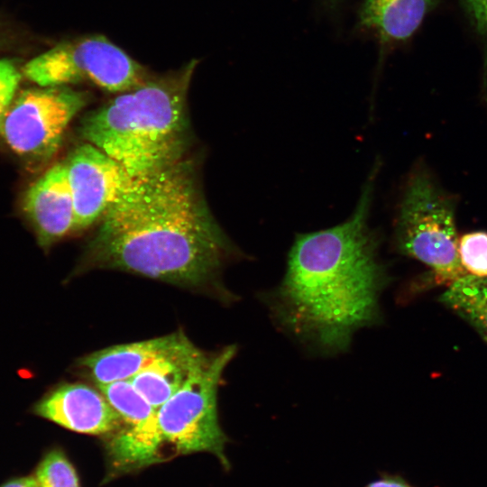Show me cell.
I'll return each instance as SVG.
<instances>
[{"label": "cell", "instance_id": "cell-14", "mask_svg": "<svg viewBox=\"0 0 487 487\" xmlns=\"http://www.w3.org/2000/svg\"><path fill=\"white\" fill-rule=\"evenodd\" d=\"M437 300L487 345V277L465 274L449 284Z\"/></svg>", "mask_w": 487, "mask_h": 487}, {"label": "cell", "instance_id": "cell-15", "mask_svg": "<svg viewBox=\"0 0 487 487\" xmlns=\"http://www.w3.org/2000/svg\"><path fill=\"white\" fill-rule=\"evenodd\" d=\"M97 387L126 427L142 425L157 415L158 409L143 397L130 380Z\"/></svg>", "mask_w": 487, "mask_h": 487}, {"label": "cell", "instance_id": "cell-19", "mask_svg": "<svg viewBox=\"0 0 487 487\" xmlns=\"http://www.w3.org/2000/svg\"><path fill=\"white\" fill-rule=\"evenodd\" d=\"M466 16L475 33L487 40V0H461Z\"/></svg>", "mask_w": 487, "mask_h": 487}, {"label": "cell", "instance_id": "cell-21", "mask_svg": "<svg viewBox=\"0 0 487 487\" xmlns=\"http://www.w3.org/2000/svg\"><path fill=\"white\" fill-rule=\"evenodd\" d=\"M1 487H40L36 479L33 478H20L11 481Z\"/></svg>", "mask_w": 487, "mask_h": 487}, {"label": "cell", "instance_id": "cell-12", "mask_svg": "<svg viewBox=\"0 0 487 487\" xmlns=\"http://www.w3.org/2000/svg\"><path fill=\"white\" fill-rule=\"evenodd\" d=\"M209 354L178 332L173 343L130 381L158 409L185 385Z\"/></svg>", "mask_w": 487, "mask_h": 487}, {"label": "cell", "instance_id": "cell-11", "mask_svg": "<svg viewBox=\"0 0 487 487\" xmlns=\"http://www.w3.org/2000/svg\"><path fill=\"white\" fill-rule=\"evenodd\" d=\"M440 1L363 0L355 30L376 41L382 59L389 51L409 40Z\"/></svg>", "mask_w": 487, "mask_h": 487}, {"label": "cell", "instance_id": "cell-1", "mask_svg": "<svg viewBox=\"0 0 487 487\" xmlns=\"http://www.w3.org/2000/svg\"><path fill=\"white\" fill-rule=\"evenodd\" d=\"M239 253L213 216L190 160L133 178L86 245L80 271L110 269L178 287L235 297L223 268Z\"/></svg>", "mask_w": 487, "mask_h": 487}, {"label": "cell", "instance_id": "cell-7", "mask_svg": "<svg viewBox=\"0 0 487 487\" xmlns=\"http://www.w3.org/2000/svg\"><path fill=\"white\" fill-rule=\"evenodd\" d=\"M89 95L67 86L23 90L5 111L0 135L17 155L41 163L58 151L73 118L88 104Z\"/></svg>", "mask_w": 487, "mask_h": 487}, {"label": "cell", "instance_id": "cell-5", "mask_svg": "<svg viewBox=\"0 0 487 487\" xmlns=\"http://www.w3.org/2000/svg\"><path fill=\"white\" fill-rule=\"evenodd\" d=\"M236 353L234 345L210 353L205 363L185 385L157 410V425L163 443L179 454L208 452L225 467L227 436L217 414V391L222 374Z\"/></svg>", "mask_w": 487, "mask_h": 487}, {"label": "cell", "instance_id": "cell-22", "mask_svg": "<svg viewBox=\"0 0 487 487\" xmlns=\"http://www.w3.org/2000/svg\"><path fill=\"white\" fill-rule=\"evenodd\" d=\"M322 1L326 6L330 8H336L337 6L341 5V3L344 0H322Z\"/></svg>", "mask_w": 487, "mask_h": 487}, {"label": "cell", "instance_id": "cell-9", "mask_svg": "<svg viewBox=\"0 0 487 487\" xmlns=\"http://www.w3.org/2000/svg\"><path fill=\"white\" fill-rule=\"evenodd\" d=\"M34 412L67 429L88 435L114 432L122 422L100 390L84 383L60 385L35 405Z\"/></svg>", "mask_w": 487, "mask_h": 487}, {"label": "cell", "instance_id": "cell-3", "mask_svg": "<svg viewBox=\"0 0 487 487\" xmlns=\"http://www.w3.org/2000/svg\"><path fill=\"white\" fill-rule=\"evenodd\" d=\"M197 64L192 60L118 93L84 116L82 139L115 160L133 178L184 160L191 140L187 98Z\"/></svg>", "mask_w": 487, "mask_h": 487}, {"label": "cell", "instance_id": "cell-4", "mask_svg": "<svg viewBox=\"0 0 487 487\" xmlns=\"http://www.w3.org/2000/svg\"><path fill=\"white\" fill-rule=\"evenodd\" d=\"M455 200L422 167L409 176L395 225L398 253L429 268L418 289L448 286L467 274L458 255Z\"/></svg>", "mask_w": 487, "mask_h": 487}, {"label": "cell", "instance_id": "cell-10", "mask_svg": "<svg viewBox=\"0 0 487 487\" xmlns=\"http://www.w3.org/2000/svg\"><path fill=\"white\" fill-rule=\"evenodd\" d=\"M23 209L43 248L73 232L74 203L65 162L53 165L29 187Z\"/></svg>", "mask_w": 487, "mask_h": 487}, {"label": "cell", "instance_id": "cell-17", "mask_svg": "<svg viewBox=\"0 0 487 487\" xmlns=\"http://www.w3.org/2000/svg\"><path fill=\"white\" fill-rule=\"evenodd\" d=\"M460 262L467 274L487 277V233L477 231L458 240Z\"/></svg>", "mask_w": 487, "mask_h": 487}, {"label": "cell", "instance_id": "cell-16", "mask_svg": "<svg viewBox=\"0 0 487 487\" xmlns=\"http://www.w3.org/2000/svg\"><path fill=\"white\" fill-rule=\"evenodd\" d=\"M36 481L40 487H79L73 466L59 450L50 452L41 461Z\"/></svg>", "mask_w": 487, "mask_h": 487}, {"label": "cell", "instance_id": "cell-6", "mask_svg": "<svg viewBox=\"0 0 487 487\" xmlns=\"http://www.w3.org/2000/svg\"><path fill=\"white\" fill-rule=\"evenodd\" d=\"M23 72L39 87L89 83L117 94L139 86L152 76L101 34L61 41L28 61Z\"/></svg>", "mask_w": 487, "mask_h": 487}, {"label": "cell", "instance_id": "cell-23", "mask_svg": "<svg viewBox=\"0 0 487 487\" xmlns=\"http://www.w3.org/2000/svg\"><path fill=\"white\" fill-rule=\"evenodd\" d=\"M4 44V32L3 29L0 28V46Z\"/></svg>", "mask_w": 487, "mask_h": 487}, {"label": "cell", "instance_id": "cell-2", "mask_svg": "<svg viewBox=\"0 0 487 487\" xmlns=\"http://www.w3.org/2000/svg\"><path fill=\"white\" fill-rule=\"evenodd\" d=\"M373 180L371 174L346 221L298 235L281 282L263 296L279 327L321 354L345 352L357 330L381 318L391 278L368 225Z\"/></svg>", "mask_w": 487, "mask_h": 487}, {"label": "cell", "instance_id": "cell-18", "mask_svg": "<svg viewBox=\"0 0 487 487\" xmlns=\"http://www.w3.org/2000/svg\"><path fill=\"white\" fill-rule=\"evenodd\" d=\"M21 73L9 60L0 59V122L14 98Z\"/></svg>", "mask_w": 487, "mask_h": 487}, {"label": "cell", "instance_id": "cell-20", "mask_svg": "<svg viewBox=\"0 0 487 487\" xmlns=\"http://www.w3.org/2000/svg\"><path fill=\"white\" fill-rule=\"evenodd\" d=\"M365 487H412L401 477L390 474H382L370 482Z\"/></svg>", "mask_w": 487, "mask_h": 487}, {"label": "cell", "instance_id": "cell-8", "mask_svg": "<svg viewBox=\"0 0 487 487\" xmlns=\"http://www.w3.org/2000/svg\"><path fill=\"white\" fill-rule=\"evenodd\" d=\"M65 163L74 203L73 232L99 222L133 179L115 160L87 142L78 145Z\"/></svg>", "mask_w": 487, "mask_h": 487}, {"label": "cell", "instance_id": "cell-13", "mask_svg": "<svg viewBox=\"0 0 487 487\" xmlns=\"http://www.w3.org/2000/svg\"><path fill=\"white\" fill-rule=\"evenodd\" d=\"M177 333L98 350L82 357L79 367L96 385L131 380L173 343Z\"/></svg>", "mask_w": 487, "mask_h": 487}]
</instances>
